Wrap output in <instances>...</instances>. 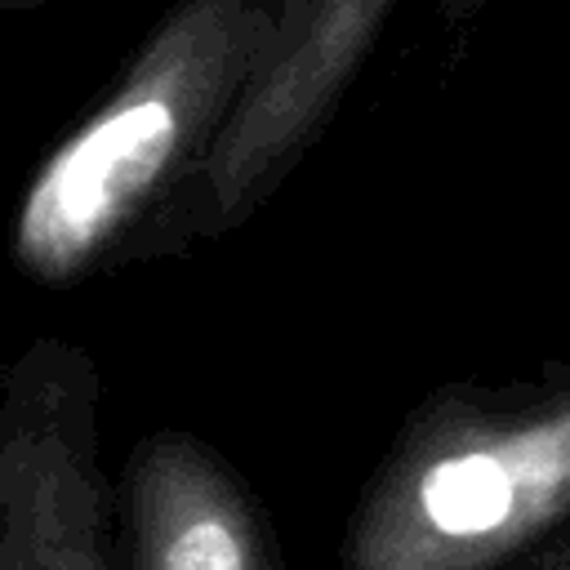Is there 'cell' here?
Wrapping results in <instances>:
<instances>
[{
    "label": "cell",
    "mask_w": 570,
    "mask_h": 570,
    "mask_svg": "<svg viewBox=\"0 0 570 570\" xmlns=\"http://www.w3.org/2000/svg\"><path fill=\"white\" fill-rule=\"evenodd\" d=\"M285 0H174L116 89L36 165L9 254L40 285L151 258L236 98L263 67Z\"/></svg>",
    "instance_id": "obj_1"
},
{
    "label": "cell",
    "mask_w": 570,
    "mask_h": 570,
    "mask_svg": "<svg viewBox=\"0 0 570 570\" xmlns=\"http://www.w3.org/2000/svg\"><path fill=\"white\" fill-rule=\"evenodd\" d=\"M570 525V365L428 392L370 472L343 570H508Z\"/></svg>",
    "instance_id": "obj_2"
},
{
    "label": "cell",
    "mask_w": 570,
    "mask_h": 570,
    "mask_svg": "<svg viewBox=\"0 0 570 570\" xmlns=\"http://www.w3.org/2000/svg\"><path fill=\"white\" fill-rule=\"evenodd\" d=\"M392 9L396 0H285L263 67L160 227L151 258L227 236L258 214L334 120Z\"/></svg>",
    "instance_id": "obj_3"
},
{
    "label": "cell",
    "mask_w": 570,
    "mask_h": 570,
    "mask_svg": "<svg viewBox=\"0 0 570 570\" xmlns=\"http://www.w3.org/2000/svg\"><path fill=\"white\" fill-rule=\"evenodd\" d=\"M85 347L31 338L0 361V570H125Z\"/></svg>",
    "instance_id": "obj_4"
},
{
    "label": "cell",
    "mask_w": 570,
    "mask_h": 570,
    "mask_svg": "<svg viewBox=\"0 0 570 570\" xmlns=\"http://www.w3.org/2000/svg\"><path fill=\"white\" fill-rule=\"evenodd\" d=\"M125 570H285L245 476L183 428L147 432L120 476Z\"/></svg>",
    "instance_id": "obj_5"
},
{
    "label": "cell",
    "mask_w": 570,
    "mask_h": 570,
    "mask_svg": "<svg viewBox=\"0 0 570 570\" xmlns=\"http://www.w3.org/2000/svg\"><path fill=\"white\" fill-rule=\"evenodd\" d=\"M508 570H570V525H561L557 534H548L539 548H530Z\"/></svg>",
    "instance_id": "obj_6"
},
{
    "label": "cell",
    "mask_w": 570,
    "mask_h": 570,
    "mask_svg": "<svg viewBox=\"0 0 570 570\" xmlns=\"http://www.w3.org/2000/svg\"><path fill=\"white\" fill-rule=\"evenodd\" d=\"M481 4H485V0H445V13H450V22H463V18H472Z\"/></svg>",
    "instance_id": "obj_7"
},
{
    "label": "cell",
    "mask_w": 570,
    "mask_h": 570,
    "mask_svg": "<svg viewBox=\"0 0 570 570\" xmlns=\"http://www.w3.org/2000/svg\"><path fill=\"white\" fill-rule=\"evenodd\" d=\"M27 4H45V0H0V13L4 9H27Z\"/></svg>",
    "instance_id": "obj_8"
}]
</instances>
